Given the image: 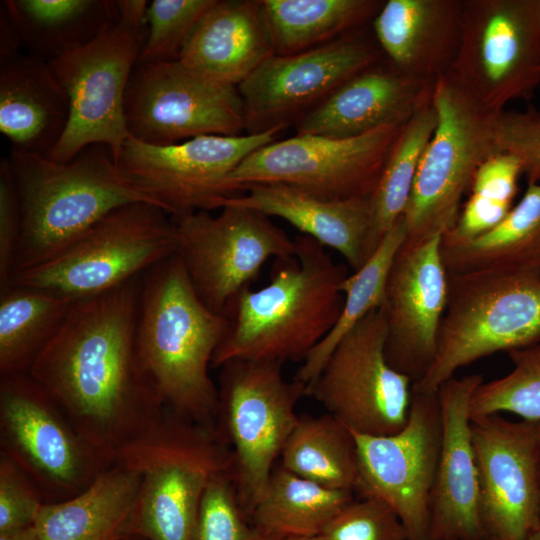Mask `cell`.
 Here are the masks:
<instances>
[{
  "instance_id": "cell-19",
  "label": "cell",
  "mask_w": 540,
  "mask_h": 540,
  "mask_svg": "<svg viewBox=\"0 0 540 540\" xmlns=\"http://www.w3.org/2000/svg\"><path fill=\"white\" fill-rule=\"evenodd\" d=\"M381 55L354 31L303 52L270 56L238 86L246 134L296 124L346 81L378 64Z\"/></svg>"
},
{
  "instance_id": "cell-20",
  "label": "cell",
  "mask_w": 540,
  "mask_h": 540,
  "mask_svg": "<svg viewBox=\"0 0 540 540\" xmlns=\"http://www.w3.org/2000/svg\"><path fill=\"white\" fill-rule=\"evenodd\" d=\"M483 540H527L540 529L537 423L470 419Z\"/></svg>"
},
{
  "instance_id": "cell-21",
  "label": "cell",
  "mask_w": 540,
  "mask_h": 540,
  "mask_svg": "<svg viewBox=\"0 0 540 540\" xmlns=\"http://www.w3.org/2000/svg\"><path fill=\"white\" fill-rule=\"evenodd\" d=\"M442 236L405 240L390 267L383 305L387 320L385 357L389 365L418 383L432 365L448 302V274Z\"/></svg>"
},
{
  "instance_id": "cell-31",
  "label": "cell",
  "mask_w": 540,
  "mask_h": 540,
  "mask_svg": "<svg viewBox=\"0 0 540 540\" xmlns=\"http://www.w3.org/2000/svg\"><path fill=\"white\" fill-rule=\"evenodd\" d=\"M354 498L352 491L322 486L280 466L273 469L250 522L277 539L319 535Z\"/></svg>"
},
{
  "instance_id": "cell-24",
  "label": "cell",
  "mask_w": 540,
  "mask_h": 540,
  "mask_svg": "<svg viewBox=\"0 0 540 540\" xmlns=\"http://www.w3.org/2000/svg\"><path fill=\"white\" fill-rule=\"evenodd\" d=\"M464 0H388L373 18L376 42L398 72L424 81L449 72Z\"/></svg>"
},
{
  "instance_id": "cell-5",
  "label": "cell",
  "mask_w": 540,
  "mask_h": 540,
  "mask_svg": "<svg viewBox=\"0 0 540 540\" xmlns=\"http://www.w3.org/2000/svg\"><path fill=\"white\" fill-rule=\"evenodd\" d=\"M140 477L131 535L191 540L209 483L232 471L233 453L216 426L165 407L156 423L113 456Z\"/></svg>"
},
{
  "instance_id": "cell-4",
  "label": "cell",
  "mask_w": 540,
  "mask_h": 540,
  "mask_svg": "<svg viewBox=\"0 0 540 540\" xmlns=\"http://www.w3.org/2000/svg\"><path fill=\"white\" fill-rule=\"evenodd\" d=\"M7 158L22 215L12 276L54 257L115 209L137 202L159 206L121 175L103 144L66 163L16 150Z\"/></svg>"
},
{
  "instance_id": "cell-10",
  "label": "cell",
  "mask_w": 540,
  "mask_h": 540,
  "mask_svg": "<svg viewBox=\"0 0 540 540\" xmlns=\"http://www.w3.org/2000/svg\"><path fill=\"white\" fill-rule=\"evenodd\" d=\"M220 368L216 428L232 450L234 484L249 516L297 424L305 386L287 382L279 363L233 360Z\"/></svg>"
},
{
  "instance_id": "cell-26",
  "label": "cell",
  "mask_w": 540,
  "mask_h": 540,
  "mask_svg": "<svg viewBox=\"0 0 540 540\" xmlns=\"http://www.w3.org/2000/svg\"><path fill=\"white\" fill-rule=\"evenodd\" d=\"M272 55L260 0H214L178 60L207 78L238 87Z\"/></svg>"
},
{
  "instance_id": "cell-38",
  "label": "cell",
  "mask_w": 540,
  "mask_h": 540,
  "mask_svg": "<svg viewBox=\"0 0 540 540\" xmlns=\"http://www.w3.org/2000/svg\"><path fill=\"white\" fill-rule=\"evenodd\" d=\"M513 369L504 377L482 382L469 402V417L509 412L540 422V343L508 352Z\"/></svg>"
},
{
  "instance_id": "cell-33",
  "label": "cell",
  "mask_w": 540,
  "mask_h": 540,
  "mask_svg": "<svg viewBox=\"0 0 540 540\" xmlns=\"http://www.w3.org/2000/svg\"><path fill=\"white\" fill-rule=\"evenodd\" d=\"M280 457L281 466L300 477L332 489L358 490L354 433L329 413L299 416Z\"/></svg>"
},
{
  "instance_id": "cell-16",
  "label": "cell",
  "mask_w": 540,
  "mask_h": 540,
  "mask_svg": "<svg viewBox=\"0 0 540 540\" xmlns=\"http://www.w3.org/2000/svg\"><path fill=\"white\" fill-rule=\"evenodd\" d=\"M124 117L129 136L151 145L246 134L238 87L207 78L179 60L136 64L124 97Z\"/></svg>"
},
{
  "instance_id": "cell-48",
  "label": "cell",
  "mask_w": 540,
  "mask_h": 540,
  "mask_svg": "<svg viewBox=\"0 0 540 540\" xmlns=\"http://www.w3.org/2000/svg\"><path fill=\"white\" fill-rule=\"evenodd\" d=\"M277 540H327L322 534L313 536L288 537Z\"/></svg>"
},
{
  "instance_id": "cell-13",
  "label": "cell",
  "mask_w": 540,
  "mask_h": 540,
  "mask_svg": "<svg viewBox=\"0 0 540 540\" xmlns=\"http://www.w3.org/2000/svg\"><path fill=\"white\" fill-rule=\"evenodd\" d=\"M405 125V124H404ZM404 125L337 139L298 135L246 157L225 181L226 197L255 184L280 183L326 200L371 197Z\"/></svg>"
},
{
  "instance_id": "cell-23",
  "label": "cell",
  "mask_w": 540,
  "mask_h": 540,
  "mask_svg": "<svg viewBox=\"0 0 540 540\" xmlns=\"http://www.w3.org/2000/svg\"><path fill=\"white\" fill-rule=\"evenodd\" d=\"M434 82L379 63L355 75L296 123V134L345 139L404 125L433 93Z\"/></svg>"
},
{
  "instance_id": "cell-32",
  "label": "cell",
  "mask_w": 540,
  "mask_h": 540,
  "mask_svg": "<svg viewBox=\"0 0 540 540\" xmlns=\"http://www.w3.org/2000/svg\"><path fill=\"white\" fill-rule=\"evenodd\" d=\"M379 0H260L274 54L290 55L331 42L373 20Z\"/></svg>"
},
{
  "instance_id": "cell-27",
  "label": "cell",
  "mask_w": 540,
  "mask_h": 540,
  "mask_svg": "<svg viewBox=\"0 0 540 540\" xmlns=\"http://www.w3.org/2000/svg\"><path fill=\"white\" fill-rule=\"evenodd\" d=\"M70 117L68 95L49 60L19 54L0 68V131L11 150L48 156Z\"/></svg>"
},
{
  "instance_id": "cell-40",
  "label": "cell",
  "mask_w": 540,
  "mask_h": 540,
  "mask_svg": "<svg viewBox=\"0 0 540 540\" xmlns=\"http://www.w3.org/2000/svg\"><path fill=\"white\" fill-rule=\"evenodd\" d=\"M214 0H153L146 11L147 36L137 63L178 60L191 30Z\"/></svg>"
},
{
  "instance_id": "cell-2",
  "label": "cell",
  "mask_w": 540,
  "mask_h": 540,
  "mask_svg": "<svg viewBox=\"0 0 540 540\" xmlns=\"http://www.w3.org/2000/svg\"><path fill=\"white\" fill-rule=\"evenodd\" d=\"M294 241L296 254L275 259L270 282L243 289L228 307V330L213 367L233 360L304 361L336 324L346 267L312 237Z\"/></svg>"
},
{
  "instance_id": "cell-37",
  "label": "cell",
  "mask_w": 540,
  "mask_h": 540,
  "mask_svg": "<svg viewBox=\"0 0 540 540\" xmlns=\"http://www.w3.org/2000/svg\"><path fill=\"white\" fill-rule=\"evenodd\" d=\"M521 175V162L510 153L499 152L487 159L474 176L455 224L442 235V243L467 241L499 224L514 206Z\"/></svg>"
},
{
  "instance_id": "cell-29",
  "label": "cell",
  "mask_w": 540,
  "mask_h": 540,
  "mask_svg": "<svg viewBox=\"0 0 540 540\" xmlns=\"http://www.w3.org/2000/svg\"><path fill=\"white\" fill-rule=\"evenodd\" d=\"M441 256L451 274L540 277V183L528 182L520 201L486 233L459 243L441 241Z\"/></svg>"
},
{
  "instance_id": "cell-47",
  "label": "cell",
  "mask_w": 540,
  "mask_h": 540,
  "mask_svg": "<svg viewBox=\"0 0 540 540\" xmlns=\"http://www.w3.org/2000/svg\"><path fill=\"white\" fill-rule=\"evenodd\" d=\"M536 448H537L538 478H539V489H540V422L537 423Z\"/></svg>"
},
{
  "instance_id": "cell-11",
  "label": "cell",
  "mask_w": 540,
  "mask_h": 540,
  "mask_svg": "<svg viewBox=\"0 0 540 540\" xmlns=\"http://www.w3.org/2000/svg\"><path fill=\"white\" fill-rule=\"evenodd\" d=\"M448 74L491 114L530 99L540 86V0H464Z\"/></svg>"
},
{
  "instance_id": "cell-36",
  "label": "cell",
  "mask_w": 540,
  "mask_h": 540,
  "mask_svg": "<svg viewBox=\"0 0 540 540\" xmlns=\"http://www.w3.org/2000/svg\"><path fill=\"white\" fill-rule=\"evenodd\" d=\"M405 240L406 230L401 216L366 263L341 283L340 290L344 295L341 314L328 335L303 361L295 381L306 388L317 376L338 342L370 311L384 305L388 273Z\"/></svg>"
},
{
  "instance_id": "cell-30",
  "label": "cell",
  "mask_w": 540,
  "mask_h": 540,
  "mask_svg": "<svg viewBox=\"0 0 540 540\" xmlns=\"http://www.w3.org/2000/svg\"><path fill=\"white\" fill-rule=\"evenodd\" d=\"M1 5L30 54L46 60L83 47L119 17L117 1L5 0Z\"/></svg>"
},
{
  "instance_id": "cell-22",
  "label": "cell",
  "mask_w": 540,
  "mask_h": 540,
  "mask_svg": "<svg viewBox=\"0 0 540 540\" xmlns=\"http://www.w3.org/2000/svg\"><path fill=\"white\" fill-rule=\"evenodd\" d=\"M481 374L454 376L438 388L442 443L430 499V540H483L469 402Z\"/></svg>"
},
{
  "instance_id": "cell-25",
  "label": "cell",
  "mask_w": 540,
  "mask_h": 540,
  "mask_svg": "<svg viewBox=\"0 0 540 540\" xmlns=\"http://www.w3.org/2000/svg\"><path fill=\"white\" fill-rule=\"evenodd\" d=\"M245 190L244 195L215 200L211 209L230 204L279 217L303 235L336 250L354 271L368 260L371 197L326 200L280 183L255 184Z\"/></svg>"
},
{
  "instance_id": "cell-39",
  "label": "cell",
  "mask_w": 540,
  "mask_h": 540,
  "mask_svg": "<svg viewBox=\"0 0 540 540\" xmlns=\"http://www.w3.org/2000/svg\"><path fill=\"white\" fill-rule=\"evenodd\" d=\"M191 540H277L247 518L232 471L216 476L201 499Z\"/></svg>"
},
{
  "instance_id": "cell-49",
  "label": "cell",
  "mask_w": 540,
  "mask_h": 540,
  "mask_svg": "<svg viewBox=\"0 0 540 540\" xmlns=\"http://www.w3.org/2000/svg\"><path fill=\"white\" fill-rule=\"evenodd\" d=\"M118 540H148V539L137 536V535H127Z\"/></svg>"
},
{
  "instance_id": "cell-50",
  "label": "cell",
  "mask_w": 540,
  "mask_h": 540,
  "mask_svg": "<svg viewBox=\"0 0 540 540\" xmlns=\"http://www.w3.org/2000/svg\"><path fill=\"white\" fill-rule=\"evenodd\" d=\"M527 540H540V529L533 533Z\"/></svg>"
},
{
  "instance_id": "cell-42",
  "label": "cell",
  "mask_w": 540,
  "mask_h": 540,
  "mask_svg": "<svg viewBox=\"0 0 540 540\" xmlns=\"http://www.w3.org/2000/svg\"><path fill=\"white\" fill-rule=\"evenodd\" d=\"M495 137L500 152L519 159L528 182L540 183V110L528 107L496 114Z\"/></svg>"
},
{
  "instance_id": "cell-12",
  "label": "cell",
  "mask_w": 540,
  "mask_h": 540,
  "mask_svg": "<svg viewBox=\"0 0 540 540\" xmlns=\"http://www.w3.org/2000/svg\"><path fill=\"white\" fill-rule=\"evenodd\" d=\"M0 453L29 477L44 502L81 493L112 464L28 373L0 376Z\"/></svg>"
},
{
  "instance_id": "cell-6",
  "label": "cell",
  "mask_w": 540,
  "mask_h": 540,
  "mask_svg": "<svg viewBox=\"0 0 540 540\" xmlns=\"http://www.w3.org/2000/svg\"><path fill=\"white\" fill-rule=\"evenodd\" d=\"M119 17L87 45L49 60L70 102L67 128L46 157L66 163L103 144L116 162L129 137L124 117L128 82L147 36L146 0H118Z\"/></svg>"
},
{
  "instance_id": "cell-34",
  "label": "cell",
  "mask_w": 540,
  "mask_h": 540,
  "mask_svg": "<svg viewBox=\"0 0 540 540\" xmlns=\"http://www.w3.org/2000/svg\"><path fill=\"white\" fill-rule=\"evenodd\" d=\"M74 302L21 286L0 291V376L28 373Z\"/></svg>"
},
{
  "instance_id": "cell-35",
  "label": "cell",
  "mask_w": 540,
  "mask_h": 540,
  "mask_svg": "<svg viewBox=\"0 0 540 540\" xmlns=\"http://www.w3.org/2000/svg\"><path fill=\"white\" fill-rule=\"evenodd\" d=\"M437 121L431 97L403 126L371 196L372 225L367 245L368 259L403 215L422 155Z\"/></svg>"
},
{
  "instance_id": "cell-43",
  "label": "cell",
  "mask_w": 540,
  "mask_h": 540,
  "mask_svg": "<svg viewBox=\"0 0 540 540\" xmlns=\"http://www.w3.org/2000/svg\"><path fill=\"white\" fill-rule=\"evenodd\" d=\"M44 503L29 477L0 453V533L33 526Z\"/></svg>"
},
{
  "instance_id": "cell-1",
  "label": "cell",
  "mask_w": 540,
  "mask_h": 540,
  "mask_svg": "<svg viewBox=\"0 0 540 540\" xmlns=\"http://www.w3.org/2000/svg\"><path fill=\"white\" fill-rule=\"evenodd\" d=\"M143 276L75 301L28 371L112 463L165 408L136 350Z\"/></svg>"
},
{
  "instance_id": "cell-15",
  "label": "cell",
  "mask_w": 540,
  "mask_h": 540,
  "mask_svg": "<svg viewBox=\"0 0 540 540\" xmlns=\"http://www.w3.org/2000/svg\"><path fill=\"white\" fill-rule=\"evenodd\" d=\"M386 335L382 306L338 342L305 388V395L357 434H394L408 421L413 383L387 362Z\"/></svg>"
},
{
  "instance_id": "cell-17",
  "label": "cell",
  "mask_w": 540,
  "mask_h": 540,
  "mask_svg": "<svg viewBox=\"0 0 540 540\" xmlns=\"http://www.w3.org/2000/svg\"><path fill=\"white\" fill-rule=\"evenodd\" d=\"M282 130L206 135L171 145H151L129 136L115 163L132 186L171 217L208 211L215 200L226 197L224 184L230 173Z\"/></svg>"
},
{
  "instance_id": "cell-46",
  "label": "cell",
  "mask_w": 540,
  "mask_h": 540,
  "mask_svg": "<svg viewBox=\"0 0 540 540\" xmlns=\"http://www.w3.org/2000/svg\"><path fill=\"white\" fill-rule=\"evenodd\" d=\"M0 540H42L36 527L29 526L19 530L0 533Z\"/></svg>"
},
{
  "instance_id": "cell-7",
  "label": "cell",
  "mask_w": 540,
  "mask_h": 540,
  "mask_svg": "<svg viewBox=\"0 0 540 540\" xmlns=\"http://www.w3.org/2000/svg\"><path fill=\"white\" fill-rule=\"evenodd\" d=\"M178 249L176 226L165 210L131 203L110 212L54 257L15 273L9 286L77 301L145 274Z\"/></svg>"
},
{
  "instance_id": "cell-14",
  "label": "cell",
  "mask_w": 540,
  "mask_h": 540,
  "mask_svg": "<svg viewBox=\"0 0 540 540\" xmlns=\"http://www.w3.org/2000/svg\"><path fill=\"white\" fill-rule=\"evenodd\" d=\"M211 215L196 210L172 217L180 256L200 300L225 315L270 258L296 254L295 241L257 211L230 204Z\"/></svg>"
},
{
  "instance_id": "cell-18",
  "label": "cell",
  "mask_w": 540,
  "mask_h": 540,
  "mask_svg": "<svg viewBox=\"0 0 540 540\" xmlns=\"http://www.w3.org/2000/svg\"><path fill=\"white\" fill-rule=\"evenodd\" d=\"M354 436L360 470L356 493L390 505L407 540H430V499L442 443L438 391L412 389L408 421L399 432Z\"/></svg>"
},
{
  "instance_id": "cell-3",
  "label": "cell",
  "mask_w": 540,
  "mask_h": 540,
  "mask_svg": "<svg viewBox=\"0 0 540 540\" xmlns=\"http://www.w3.org/2000/svg\"><path fill=\"white\" fill-rule=\"evenodd\" d=\"M228 325L200 300L178 254L144 274L136 350L165 407L216 426L219 394L209 367Z\"/></svg>"
},
{
  "instance_id": "cell-9",
  "label": "cell",
  "mask_w": 540,
  "mask_h": 540,
  "mask_svg": "<svg viewBox=\"0 0 540 540\" xmlns=\"http://www.w3.org/2000/svg\"><path fill=\"white\" fill-rule=\"evenodd\" d=\"M437 126L419 164L402 215L406 240L442 236L456 222L463 195L479 167L499 153L495 116L471 99L447 73L433 86Z\"/></svg>"
},
{
  "instance_id": "cell-28",
  "label": "cell",
  "mask_w": 540,
  "mask_h": 540,
  "mask_svg": "<svg viewBox=\"0 0 540 540\" xmlns=\"http://www.w3.org/2000/svg\"><path fill=\"white\" fill-rule=\"evenodd\" d=\"M140 477L113 462L81 493L45 502L34 526L42 540H118L131 535Z\"/></svg>"
},
{
  "instance_id": "cell-45",
  "label": "cell",
  "mask_w": 540,
  "mask_h": 540,
  "mask_svg": "<svg viewBox=\"0 0 540 540\" xmlns=\"http://www.w3.org/2000/svg\"><path fill=\"white\" fill-rule=\"evenodd\" d=\"M21 47L20 36L6 10L0 5V63L19 55Z\"/></svg>"
},
{
  "instance_id": "cell-41",
  "label": "cell",
  "mask_w": 540,
  "mask_h": 540,
  "mask_svg": "<svg viewBox=\"0 0 540 540\" xmlns=\"http://www.w3.org/2000/svg\"><path fill=\"white\" fill-rule=\"evenodd\" d=\"M322 535L327 540H407L397 513L374 496L354 498L331 520Z\"/></svg>"
},
{
  "instance_id": "cell-44",
  "label": "cell",
  "mask_w": 540,
  "mask_h": 540,
  "mask_svg": "<svg viewBox=\"0 0 540 540\" xmlns=\"http://www.w3.org/2000/svg\"><path fill=\"white\" fill-rule=\"evenodd\" d=\"M22 230L18 192L8 158L0 162V291L5 290L13 274Z\"/></svg>"
},
{
  "instance_id": "cell-8",
  "label": "cell",
  "mask_w": 540,
  "mask_h": 540,
  "mask_svg": "<svg viewBox=\"0 0 540 540\" xmlns=\"http://www.w3.org/2000/svg\"><path fill=\"white\" fill-rule=\"evenodd\" d=\"M448 274L436 356L412 389L436 392L454 373L497 352L540 343V277Z\"/></svg>"
}]
</instances>
